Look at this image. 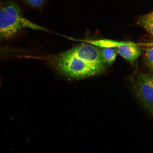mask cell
Masks as SVG:
<instances>
[{"label": "cell", "instance_id": "obj_1", "mask_svg": "<svg viewBox=\"0 0 153 153\" xmlns=\"http://www.w3.org/2000/svg\"><path fill=\"white\" fill-rule=\"evenodd\" d=\"M80 44L59 55L55 65L63 75L82 79L100 74L105 65L99 48L87 43Z\"/></svg>", "mask_w": 153, "mask_h": 153}, {"label": "cell", "instance_id": "obj_2", "mask_svg": "<svg viewBox=\"0 0 153 153\" xmlns=\"http://www.w3.org/2000/svg\"><path fill=\"white\" fill-rule=\"evenodd\" d=\"M26 28L48 31L24 18L16 4L7 3L0 7V40L10 39Z\"/></svg>", "mask_w": 153, "mask_h": 153}, {"label": "cell", "instance_id": "obj_3", "mask_svg": "<svg viewBox=\"0 0 153 153\" xmlns=\"http://www.w3.org/2000/svg\"><path fill=\"white\" fill-rule=\"evenodd\" d=\"M132 86L136 97L143 106L153 112V75L139 74L132 79Z\"/></svg>", "mask_w": 153, "mask_h": 153}, {"label": "cell", "instance_id": "obj_4", "mask_svg": "<svg viewBox=\"0 0 153 153\" xmlns=\"http://www.w3.org/2000/svg\"><path fill=\"white\" fill-rule=\"evenodd\" d=\"M114 49L120 56L131 62L136 61L141 54L138 45L131 42H125Z\"/></svg>", "mask_w": 153, "mask_h": 153}, {"label": "cell", "instance_id": "obj_5", "mask_svg": "<svg viewBox=\"0 0 153 153\" xmlns=\"http://www.w3.org/2000/svg\"><path fill=\"white\" fill-rule=\"evenodd\" d=\"M138 23L153 37V11L141 16Z\"/></svg>", "mask_w": 153, "mask_h": 153}, {"label": "cell", "instance_id": "obj_6", "mask_svg": "<svg viewBox=\"0 0 153 153\" xmlns=\"http://www.w3.org/2000/svg\"><path fill=\"white\" fill-rule=\"evenodd\" d=\"M100 48L101 58L104 64L108 65L112 64L116 58L117 53L115 50L110 48Z\"/></svg>", "mask_w": 153, "mask_h": 153}, {"label": "cell", "instance_id": "obj_7", "mask_svg": "<svg viewBox=\"0 0 153 153\" xmlns=\"http://www.w3.org/2000/svg\"><path fill=\"white\" fill-rule=\"evenodd\" d=\"M19 54L18 50L11 48L0 46V60L3 59L14 58Z\"/></svg>", "mask_w": 153, "mask_h": 153}, {"label": "cell", "instance_id": "obj_8", "mask_svg": "<svg viewBox=\"0 0 153 153\" xmlns=\"http://www.w3.org/2000/svg\"><path fill=\"white\" fill-rule=\"evenodd\" d=\"M145 59L147 65L153 71V46L148 47L145 50Z\"/></svg>", "mask_w": 153, "mask_h": 153}, {"label": "cell", "instance_id": "obj_9", "mask_svg": "<svg viewBox=\"0 0 153 153\" xmlns=\"http://www.w3.org/2000/svg\"><path fill=\"white\" fill-rule=\"evenodd\" d=\"M26 3L31 6L39 8L43 5L45 3L46 0H24Z\"/></svg>", "mask_w": 153, "mask_h": 153}, {"label": "cell", "instance_id": "obj_10", "mask_svg": "<svg viewBox=\"0 0 153 153\" xmlns=\"http://www.w3.org/2000/svg\"><path fill=\"white\" fill-rule=\"evenodd\" d=\"M143 45H145L146 46L149 47L151 46H153V43H146V44H143Z\"/></svg>", "mask_w": 153, "mask_h": 153}]
</instances>
